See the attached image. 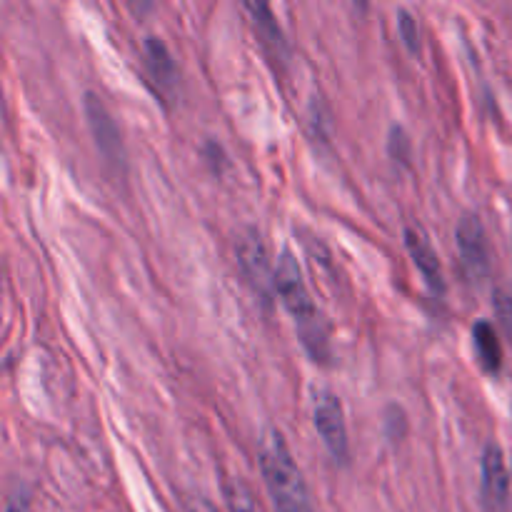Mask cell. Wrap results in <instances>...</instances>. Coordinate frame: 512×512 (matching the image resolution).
Instances as JSON below:
<instances>
[{"label": "cell", "mask_w": 512, "mask_h": 512, "mask_svg": "<svg viewBox=\"0 0 512 512\" xmlns=\"http://www.w3.org/2000/svg\"><path fill=\"white\" fill-rule=\"evenodd\" d=\"M275 293L280 295L288 313L295 318L305 350L318 363L320 360L325 363L330 358V343L328 333H325L323 315L315 308L313 298L308 293V285L303 280V273H300L298 260H295V255L290 250H283V255L275 263Z\"/></svg>", "instance_id": "6da1fadb"}, {"label": "cell", "mask_w": 512, "mask_h": 512, "mask_svg": "<svg viewBox=\"0 0 512 512\" xmlns=\"http://www.w3.org/2000/svg\"><path fill=\"white\" fill-rule=\"evenodd\" d=\"M258 465L275 512H315L308 483H305L298 463L293 460V453L285 445L283 435L275 433V430L265 435L263 445H260Z\"/></svg>", "instance_id": "7a4b0ae2"}, {"label": "cell", "mask_w": 512, "mask_h": 512, "mask_svg": "<svg viewBox=\"0 0 512 512\" xmlns=\"http://www.w3.org/2000/svg\"><path fill=\"white\" fill-rule=\"evenodd\" d=\"M235 255H238V268L250 288L255 290L263 303H270L275 293V268L270 263L268 248L263 243V235L253 228H245L235 240Z\"/></svg>", "instance_id": "3957f363"}, {"label": "cell", "mask_w": 512, "mask_h": 512, "mask_svg": "<svg viewBox=\"0 0 512 512\" xmlns=\"http://www.w3.org/2000/svg\"><path fill=\"white\" fill-rule=\"evenodd\" d=\"M315 418V430L323 438L325 448L330 450L335 460H348V428H345V413L343 403H340L338 395H333L330 390L315 398L313 408Z\"/></svg>", "instance_id": "277c9868"}, {"label": "cell", "mask_w": 512, "mask_h": 512, "mask_svg": "<svg viewBox=\"0 0 512 512\" xmlns=\"http://www.w3.org/2000/svg\"><path fill=\"white\" fill-rule=\"evenodd\" d=\"M455 240H458V253L463 258L465 270L473 278H485L490 273V248L478 215H465L460 220L455 228Z\"/></svg>", "instance_id": "5b68a950"}, {"label": "cell", "mask_w": 512, "mask_h": 512, "mask_svg": "<svg viewBox=\"0 0 512 512\" xmlns=\"http://www.w3.org/2000/svg\"><path fill=\"white\" fill-rule=\"evenodd\" d=\"M483 500L490 510H505L510 503V470L500 445L488 443L483 450Z\"/></svg>", "instance_id": "8992f818"}, {"label": "cell", "mask_w": 512, "mask_h": 512, "mask_svg": "<svg viewBox=\"0 0 512 512\" xmlns=\"http://www.w3.org/2000/svg\"><path fill=\"white\" fill-rule=\"evenodd\" d=\"M405 245H408L410 258H413L415 268L420 270V275L425 278L428 288L435 290V293H443V265H440V258L438 253H435L433 243L428 240V235L420 228H405Z\"/></svg>", "instance_id": "52a82bcc"}, {"label": "cell", "mask_w": 512, "mask_h": 512, "mask_svg": "<svg viewBox=\"0 0 512 512\" xmlns=\"http://www.w3.org/2000/svg\"><path fill=\"white\" fill-rule=\"evenodd\" d=\"M88 118H90V128H93L95 140H98L100 153L105 155L108 160L118 163L123 158V143H120V130L115 125V120L110 118V113L105 110V105L100 103L95 95H88Z\"/></svg>", "instance_id": "ba28073f"}, {"label": "cell", "mask_w": 512, "mask_h": 512, "mask_svg": "<svg viewBox=\"0 0 512 512\" xmlns=\"http://www.w3.org/2000/svg\"><path fill=\"white\" fill-rule=\"evenodd\" d=\"M143 58L150 75H153V80L160 88H175V83H178V65H175L173 55L165 48L163 40L155 38V35H148L143 43Z\"/></svg>", "instance_id": "9c48e42d"}, {"label": "cell", "mask_w": 512, "mask_h": 512, "mask_svg": "<svg viewBox=\"0 0 512 512\" xmlns=\"http://www.w3.org/2000/svg\"><path fill=\"white\" fill-rule=\"evenodd\" d=\"M473 343L475 353H478V363L483 365L485 373L495 375L500 368H503V345H500L498 333L490 323L480 320L473 328Z\"/></svg>", "instance_id": "30bf717a"}, {"label": "cell", "mask_w": 512, "mask_h": 512, "mask_svg": "<svg viewBox=\"0 0 512 512\" xmlns=\"http://www.w3.org/2000/svg\"><path fill=\"white\" fill-rule=\"evenodd\" d=\"M223 495H225V505H228L230 512H265L263 505H260L258 495L253 493V488H250L243 478L225 480Z\"/></svg>", "instance_id": "8fae6325"}, {"label": "cell", "mask_w": 512, "mask_h": 512, "mask_svg": "<svg viewBox=\"0 0 512 512\" xmlns=\"http://www.w3.org/2000/svg\"><path fill=\"white\" fill-rule=\"evenodd\" d=\"M245 8L253 13L255 25H258V30H260V38H263L268 45H275V48H280V45H283V33H280L278 23H275V18H273V13H270L268 5L248 3Z\"/></svg>", "instance_id": "7c38bea8"}, {"label": "cell", "mask_w": 512, "mask_h": 512, "mask_svg": "<svg viewBox=\"0 0 512 512\" xmlns=\"http://www.w3.org/2000/svg\"><path fill=\"white\" fill-rule=\"evenodd\" d=\"M398 30H400V38L405 40L410 53H420V25L408 10H400L398 13Z\"/></svg>", "instance_id": "4fadbf2b"}, {"label": "cell", "mask_w": 512, "mask_h": 512, "mask_svg": "<svg viewBox=\"0 0 512 512\" xmlns=\"http://www.w3.org/2000/svg\"><path fill=\"white\" fill-rule=\"evenodd\" d=\"M495 313H498L500 325L512 340V288L495 290Z\"/></svg>", "instance_id": "5bb4252c"}, {"label": "cell", "mask_w": 512, "mask_h": 512, "mask_svg": "<svg viewBox=\"0 0 512 512\" xmlns=\"http://www.w3.org/2000/svg\"><path fill=\"white\" fill-rule=\"evenodd\" d=\"M190 512H218V508H215L210 500L200 498V500H193V505H190Z\"/></svg>", "instance_id": "9a60e30c"}, {"label": "cell", "mask_w": 512, "mask_h": 512, "mask_svg": "<svg viewBox=\"0 0 512 512\" xmlns=\"http://www.w3.org/2000/svg\"><path fill=\"white\" fill-rule=\"evenodd\" d=\"M8 512H25V503H18V500H15V503H10Z\"/></svg>", "instance_id": "2e32d148"}]
</instances>
